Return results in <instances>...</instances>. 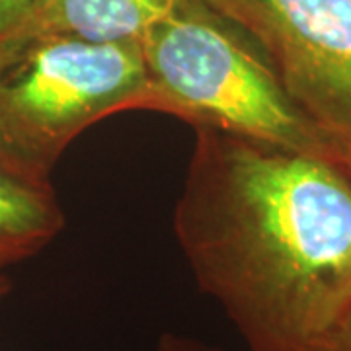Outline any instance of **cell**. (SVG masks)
<instances>
[{"label": "cell", "mask_w": 351, "mask_h": 351, "mask_svg": "<svg viewBox=\"0 0 351 351\" xmlns=\"http://www.w3.org/2000/svg\"><path fill=\"white\" fill-rule=\"evenodd\" d=\"M174 230L250 351H311L351 304V174L334 160L195 129Z\"/></svg>", "instance_id": "1"}, {"label": "cell", "mask_w": 351, "mask_h": 351, "mask_svg": "<svg viewBox=\"0 0 351 351\" xmlns=\"http://www.w3.org/2000/svg\"><path fill=\"white\" fill-rule=\"evenodd\" d=\"M141 51L145 110L339 164L258 45L205 0H182L141 41Z\"/></svg>", "instance_id": "2"}, {"label": "cell", "mask_w": 351, "mask_h": 351, "mask_svg": "<svg viewBox=\"0 0 351 351\" xmlns=\"http://www.w3.org/2000/svg\"><path fill=\"white\" fill-rule=\"evenodd\" d=\"M141 43L43 36L0 43V149L36 172L108 115L145 110Z\"/></svg>", "instance_id": "3"}, {"label": "cell", "mask_w": 351, "mask_h": 351, "mask_svg": "<svg viewBox=\"0 0 351 351\" xmlns=\"http://www.w3.org/2000/svg\"><path fill=\"white\" fill-rule=\"evenodd\" d=\"M248 36L351 174V0H205Z\"/></svg>", "instance_id": "4"}, {"label": "cell", "mask_w": 351, "mask_h": 351, "mask_svg": "<svg viewBox=\"0 0 351 351\" xmlns=\"http://www.w3.org/2000/svg\"><path fill=\"white\" fill-rule=\"evenodd\" d=\"M182 0H36L2 41L66 36L94 43H141Z\"/></svg>", "instance_id": "5"}, {"label": "cell", "mask_w": 351, "mask_h": 351, "mask_svg": "<svg viewBox=\"0 0 351 351\" xmlns=\"http://www.w3.org/2000/svg\"><path fill=\"white\" fill-rule=\"evenodd\" d=\"M63 225L49 176L0 149V271L41 250Z\"/></svg>", "instance_id": "6"}, {"label": "cell", "mask_w": 351, "mask_h": 351, "mask_svg": "<svg viewBox=\"0 0 351 351\" xmlns=\"http://www.w3.org/2000/svg\"><path fill=\"white\" fill-rule=\"evenodd\" d=\"M34 4L36 0H0V39L18 27Z\"/></svg>", "instance_id": "7"}, {"label": "cell", "mask_w": 351, "mask_h": 351, "mask_svg": "<svg viewBox=\"0 0 351 351\" xmlns=\"http://www.w3.org/2000/svg\"><path fill=\"white\" fill-rule=\"evenodd\" d=\"M311 351H351V304L332 332Z\"/></svg>", "instance_id": "8"}, {"label": "cell", "mask_w": 351, "mask_h": 351, "mask_svg": "<svg viewBox=\"0 0 351 351\" xmlns=\"http://www.w3.org/2000/svg\"><path fill=\"white\" fill-rule=\"evenodd\" d=\"M154 351H217L203 346L195 339L188 338H180V336H164L160 341H158V348Z\"/></svg>", "instance_id": "9"}]
</instances>
